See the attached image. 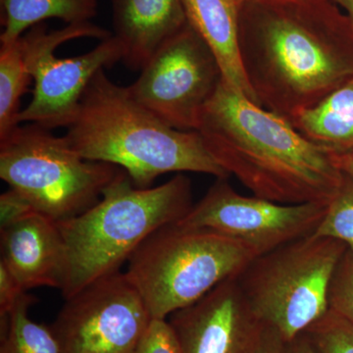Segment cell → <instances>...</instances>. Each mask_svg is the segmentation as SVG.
I'll use <instances>...</instances> for the list:
<instances>
[{"label":"cell","instance_id":"1","mask_svg":"<svg viewBox=\"0 0 353 353\" xmlns=\"http://www.w3.org/2000/svg\"><path fill=\"white\" fill-rule=\"evenodd\" d=\"M330 0H252L241 7L240 52L260 105L290 119L353 77V22Z\"/></svg>","mask_w":353,"mask_h":353},{"label":"cell","instance_id":"2","mask_svg":"<svg viewBox=\"0 0 353 353\" xmlns=\"http://www.w3.org/2000/svg\"><path fill=\"white\" fill-rule=\"evenodd\" d=\"M196 132L209 152L253 196L282 204L329 203L343 173L331 155L290 121L220 83Z\"/></svg>","mask_w":353,"mask_h":353},{"label":"cell","instance_id":"3","mask_svg":"<svg viewBox=\"0 0 353 353\" xmlns=\"http://www.w3.org/2000/svg\"><path fill=\"white\" fill-rule=\"evenodd\" d=\"M102 69L88 83L64 138L85 160L116 165L134 185L150 188L158 176L183 172L228 179L196 131L165 124Z\"/></svg>","mask_w":353,"mask_h":353},{"label":"cell","instance_id":"4","mask_svg":"<svg viewBox=\"0 0 353 353\" xmlns=\"http://www.w3.org/2000/svg\"><path fill=\"white\" fill-rule=\"evenodd\" d=\"M192 206V182L183 174L158 187L138 188L123 172L94 206L57 222L66 254L64 299L120 272L143 241L183 219Z\"/></svg>","mask_w":353,"mask_h":353},{"label":"cell","instance_id":"5","mask_svg":"<svg viewBox=\"0 0 353 353\" xmlns=\"http://www.w3.org/2000/svg\"><path fill=\"white\" fill-rule=\"evenodd\" d=\"M256 257L240 241L211 230L174 224L143 241L128 260L125 273L152 319H167L236 277Z\"/></svg>","mask_w":353,"mask_h":353},{"label":"cell","instance_id":"6","mask_svg":"<svg viewBox=\"0 0 353 353\" xmlns=\"http://www.w3.org/2000/svg\"><path fill=\"white\" fill-rule=\"evenodd\" d=\"M347 250L312 234L257 256L236 279L259 322L289 343L330 310L332 279Z\"/></svg>","mask_w":353,"mask_h":353},{"label":"cell","instance_id":"7","mask_svg":"<svg viewBox=\"0 0 353 353\" xmlns=\"http://www.w3.org/2000/svg\"><path fill=\"white\" fill-rule=\"evenodd\" d=\"M123 172L116 165L83 159L64 136L39 125L21 124L0 139V178L57 222L94 206Z\"/></svg>","mask_w":353,"mask_h":353},{"label":"cell","instance_id":"8","mask_svg":"<svg viewBox=\"0 0 353 353\" xmlns=\"http://www.w3.org/2000/svg\"><path fill=\"white\" fill-rule=\"evenodd\" d=\"M21 38L34 87L31 102L21 110L19 125L66 129L95 74L123 59L119 39L90 22L51 32L38 24Z\"/></svg>","mask_w":353,"mask_h":353},{"label":"cell","instance_id":"9","mask_svg":"<svg viewBox=\"0 0 353 353\" xmlns=\"http://www.w3.org/2000/svg\"><path fill=\"white\" fill-rule=\"evenodd\" d=\"M221 82L217 60L187 23L155 51L128 88L134 101L165 124L196 131L202 110Z\"/></svg>","mask_w":353,"mask_h":353},{"label":"cell","instance_id":"10","mask_svg":"<svg viewBox=\"0 0 353 353\" xmlns=\"http://www.w3.org/2000/svg\"><path fill=\"white\" fill-rule=\"evenodd\" d=\"M327 206L321 202L282 204L245 196L228 179L220 178L175 225L217 232L245 243L260 256L314 233Z\"/></svg>","mask_w":353,"mask_h":353},{"label":"cell","instance_id":"11","mask_svg":"<svg viewBox=\"0 0 353 353\" xmlns=\"http://www.w3.org/2000/svg\"><path fill=\"white\" fill-rule=\"evenodd\" d=\"M51 325L64 353H132L152 317L125 272L65 299Z\"/></svg>","mask_w":353,"mask_h":353},{"label":"cell","instance_id":"12","mask_svg":"<svg viewBox=\"0 0 353 353\" xmlns=\"http://www.w3.org/2000/svg\"><path fill=\"white\" fill-rule=\"evenodd\" d=\"M182 353H248L263 325L230 278L169 320Z\"/></svg>","mask_w":353,"mask_h":353},{"label":"cell","instance_id":"13","mask_svg":"<svg viewBox=\"0 0 353 353\" xmlns=\"http://www.w3.org/2000/svg\"><path fill=\"white\" fill-rule=\"evenodd\" d=\"M1 261L23 289L63 287L66 254L57 221L36 212L0 230Z\"/></svg>","mask_w":353,"mask_h":353},{"label":"cell","instance_id":"14","mask_svg":"<svg viewBox=\"0 0 353 353\" xmlns=\"http://www.w3.org/2000/svg\"><path fill=\"white\" fill-rule=\"evenodd\" d=\"M187 23L182 0H113L114 36L122 44V61L134 71Z\"/></svg>","mask_w":353,"mask_h":353},{"label":"cell","instance_id":"15","mask_svg":"<svg viewBox=\"0 0 353 353\" xmlns=\"http://www.w3.org/2000/svg\"><path fill=\"white\" fill-rule=\"evenodd\" d=\"M190 27L213 53L223 82L236 94L259 102L250 87L240 52L241 0H182Z\"/></svg>","mask_w":353,"mask_h":353},{"label":"cell","instance_id":"16","mask_svg":"<svg viewBox=\"0 0 353 353\" xmlns=\"http://www.w3.org/2000/svg\"><path fill=\"white\" fill-rule=\"evenodd\" d=\"M289 121L304 138L330 155L353 152V77Z\"/></svg>","mask_w":353,"mask_h":353},{"label":"cell","instance_id":"17","mask_svg":"<svg viewBox=\"0 0 353 353\" xmlns=\"http://www.w3.org/2000/svg\"><path fill=\"white\" fill-rule=\"evenodd\" d=\"M1 44L11 43L26 30L46 19H59L67 24L90 22L97 13V0H0Z\"/></svg>","mask_w":353,"mask_h":353},{"label":"cell","instance_id":"18","mask_svg":"<svg viewBox=\"0 0 353 353\" xmlns=\"http://www.w3.org/2000/svg\"><path fill=\"white\" fill-rule=\"evenodd\" d=\"M34 81L22 38L0 46V139L19 126L20 101Z\"/></svg>","mask_w":353,"mask_h":353},{"label":"cell","instance_id":"19","mask_svg":"<svg viewBox=\"0 0 353 353\" xmlns=\"http://www.w3.org/2000/svg\"><path fill=\"white\" fill-rule=\"evenodd\" d=\"M36 301L25 292L1 322L0 353H64L52 327L30 318L29 309Z\"/></svg>","mask_w":353,"mask_h":353},{"label":"cell","instance_id":"20","mask_svg":"<svg viewBox=\"0 0 353 353\" xmlns=\"http://www.w3.org/2000/svg\"><path fill=\"white\" fill-rule=\"evenodd\" d=\"M313 234L341 241L353 252L352 176L343 173L340 188L329 202L326 214Z\"/></svg>","mask_w":353,"mask_h":353},{"label":"cell","instance_id":"21","mask_svg":"<svg viewBox=\"0 0 353 353\" xmlns=\"http://www.w3.org/2000/svg\"><path fill=\"white\" fill-rule=\"evenodd\" d=\"M304 334L318 353H353V323L331 309Z\"/></svg>","mask_w":353,"mask_h":353},{"label":"cell","instance_id":"22","mask_svg":"<svg viewBox=\"0 0 353 353\" xmlns=\"http://www.w3.org/2000/svg\"><path fill=\"white\" fill-rule=\"evenodd\" d=\"M331 310L353 323V252L347 250L332 279L329 292Z\"/></svg>","mask_w":353,"mask_h":353},{"label":"cell","instance_id":"23","mask_svg":"<svg viewBox=\"0 0 353 353\" xmlns=\"http://www.w3.org/2000/svg\"><path fill=\"white\" fill-rule=\"evenodd\" d=\"M132 353H182V350L168 320L152 319Z\"/></svg>","mask_w":353,"mask_h":353},{"label":"cell","instance_id":"24","mask_svg":"<svg viewBox=\"0 0 353 353\" xmlns=\"http://www.w3.org/2000/svg\"><path fill=\"white\" fill-rule=\"evenodd\" d=\"M38 212L28 197L10 188L0 196V230L6 229Z\"/></svg>","mask_w":353,"mask_h":353},{"label":"cell","instance_id":"25","mask_svg":"<svg viewBox=\"0 0 353 353\" xmlns=\"http://www.w3.org/2000/svg\"><path fill=\"white\" fill-rule=\"evenodd\" d=\"M25 292H27L23 289L17 278L0 260V318H1V322L6 321L9 313L12 311L14 306Z\"/></svg>","mask_w":353,"mask_h":353},{"label":"cell","instance_id":"26","mask_svg":"<svg viewBox=\"0 0 353 353\" xmlns=\"http://www.w3.org/2000/svg\"><path fill=\"white\" fill-rule=\"evenodd\" d=\"M248 353H285V343L275 330L263 325Z\"/></svg>","mask_w":353,"mask_h":353},{"label":"cell","instance_id":"27","mask_svg":"<svg viewBox=\"0 0 353 353\" xmlns=\"http://www.w3.org/2000/svg\"><path fill=\"white\" fill-rule=\"evenodd\" d=\"M285 353H318L305 334L285 343Z\"/></svg>","mask_w":353,"mask_h":353},{"label":"cell","instance_id":"28","mask_svg":"<svg viewBox=\"0 0 353 353\" xmlns=\"http://www.w3.org/2000/svg\"><path fill=\"white\" fill-rule=\"evenodd\" d=\"M334 165L341 173L353 178V152L347 154L331 155Z\"/></svg>","mask_w":353,"mask_h":353},{"label":"cell","instance_id":"29","mask_svg":"<svg viewBox=\"0 0 353 353\" xmlns=\"http://www.w3.org/2000/svg\"><path fill=\"white\" fill-rule=\"evenodd\" d=\"M332 1L345 9V12L347 13V17H350L353 22V0H332Z\"/></svg>","mask_w":353,"mask_h":353},{"label":"cell","instance_id":"30","mask_svg":"<svg viewBox=\"0 0 353 353\" xmlns=\"http://www.w3.org/2000/svg\"><path fill=\"white\" fill-rule=\"evenodd\" d=\"M241 1L243 2V3H245V2L252 1V0H241Z\"/></svg>","mask_w":353,"mask_h":353}]
</instances>
